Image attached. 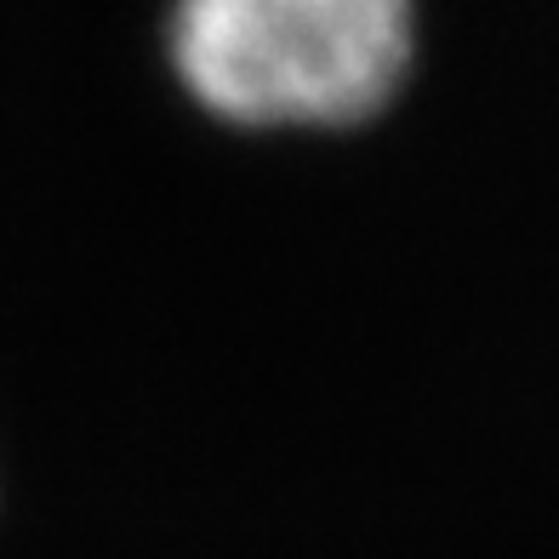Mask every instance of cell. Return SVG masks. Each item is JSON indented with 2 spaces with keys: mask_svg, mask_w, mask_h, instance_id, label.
Segmentation results:
<instances>
[{
  "mask_svg": "<svg viewBox=\"0 0 559 559\" xmlns=\"http://www.w3.org/2000/svg\"><path fill=\"white\" fill-rule=\"evenodd\" d=\"M417 0H171V74L212 120L343 132L412 81Z\"/></svg>",
  "mask_w": 559,
  "mask_h": 559,
  "instance_id": "cell-1",
  "label": "cell"
}]
</instances>
